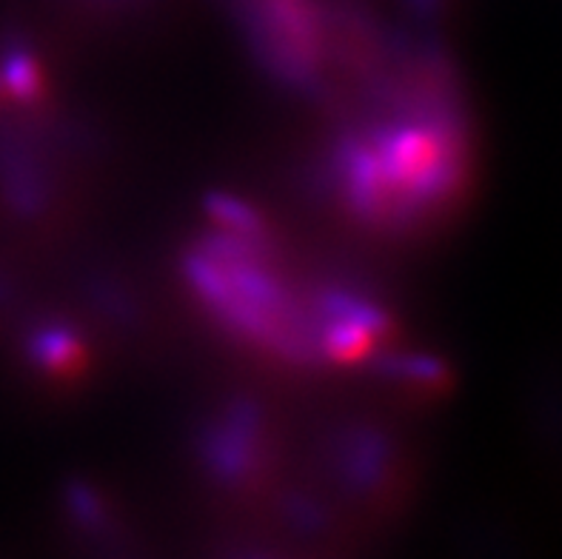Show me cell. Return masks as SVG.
Wrapping results in <instances>:
<instances>
[{
  "mask_svg": "<svg viewBox=\"0 0 562 559\" xmlns=\"http://www.w3.org/2000/svg\"><path fill=\"white\" fill-rule=\"evenodd\" d=\"M3 86L18 98H35L41 89V71L29 57H9L3 69Z\"/></svg>",
  "mask_w": 562,
  "mask_h": 559,
  "instance_id": "2",
  "label": "cell"
},
{
  "mask_svg": "<svg viewBox=\"0 0 562 559\" xmlns=\"http://www.w3.org/2000/svg\"><path fill=\"white\" fill-rule=\"evenodd\" d=\"M35 357L49 371H69L80 357V348L75 337L66 332H46L35 340Z\"/></svg>",
  "mask_w": 562,
  "mask_h": 559,
  "instance_id": "1",
  "label": "cell"
}]
</instances>
